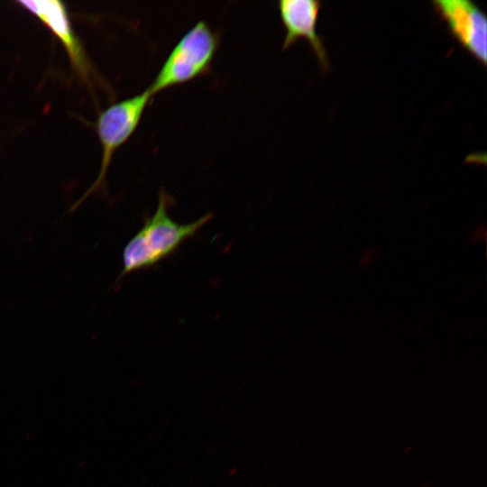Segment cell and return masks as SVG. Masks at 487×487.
I'll return each instance as SVG.
<instances>
[{
    "instance_id": "cell-2",
    "label": "cell",
    "mask_w": 487,
    "mask_h": 487,
    "mask_svg": "<svg viewBox=\"0 0 487 487\" xmlns=\"http://www.w3.org/2000/svg\"><path fill=\"white\" fill-rule=\"evenodd\" d=\"M219 35L199 21L177 41L154 79L146 88L153 97L167 88L187 83L211 69L219 47Z\"/></svg>"
},
{
    "instance_id": "cell-8",
    "label": "cell",
    "mask_w": 487,
    "mask_h": 487,
    "mask_svg": "<svg viewBox=\"0 0 487 487\" xmlns=\"http://www.w3.org/2000/svg\"><path fill=\"white\" fill-rule=\"evenodd\" d=\"M487 230L485 224L478 225L470 233V240L473 243H482L486 240Z\"/></svg>"
},
{
    "instance_id": "cell-6",
    "label": "cell",
    "mask_w": 487,
    "mask_h": 487,
    "mask_svg": "<svg viewBox=\"0 0 487 487\" xmlns=\"http://www.w3.org/2000/svg\"><path fill=\"white\" fill-rule=\"evenodd\" d=\"M322 3L317 0H280L277 3L281 23L285 29L282 50L304 38L309 42L324 71L329 69V60L324 42L317 32Z\"/></svg>"
},
{
    "instance_id": "cell-7",
    "label": "cell",
    "mask_w": 487,
    "mask_h": 487,
    "mask_svg": "<svg viewBox=\"0 0 487 487\" xmlns=\"http://www.w3.org/2000/svg\"><path fill=\"white\" fill-rule=\"evenodd\" d=\"M378 251L372 247H368L362 252L359 256V265L362 268H367L376 258Z\"/></svg>"
},
{
    "instance_id": "cell-3",
    "label": "cell",
    "mask_w": 487,
    "mask_h": 487,
    "mask_svg": "<svg viewBox=\"0 0 487 487\" xmlns=\"http://www.w3.org/2000/svg\"><path fill=\"white\" fill-rule=\"evenodd\" d=\"M152 99L147 89L133 96L113 103L99 113L96 130L102 149L98 175L88 189L70 207L75 211L87 198L105 190L106 176L115 152L137 129L142 115Z\"/></svg>"
},
{
    "instance_id": "cell-1",
    "label": "cell",
    "mask_w": 487,
    "mask_h": 487,
    "mask_svg": "<svg viewBox=\"0 0 487 487\" xmlns=\"http://www.w3.org/2000/svg\"><path fill=\"white\" fill-rule=\"evenodd\" d=\"M170 198L161 189L155 213L146 217L142 228L129 240L123 250L124 277L150 268L172 254L185 241L192 238L212 218L208 213L194 222L179 224L168 214Z\"/></svg>"
},
{
    "instance_id": "cell-5",
    "label": "cell",
    "mask_w": 487,
    "mask_h": 487,
    "mask_svg": "<svg viewBox=\"0 0 487 487\" xmlns=\"http://www.w3.org/2000/svg\"><path fill=\"white\" fill-rule=\"evenodd\" d=\"M433 7L451 35L483 66L487 60V19L484 12L469 0H434Z\"/></svg>"
},
{
    "instance_id": "cell-4",
    "label": "cell",
    "mask_w": 487,
    "mask_h": 487,
    "mask_svg": "<svg viewBox=\"0 0 487 487\" xmlns=\"http://www.w3.org/2000/svg\"><path fill=\"white\" fill-rule=\"evenodd\" d=\"M15 4L38 19L60 42L77 76L91 85L93 70L83 43L77 35L63 2L59 0H23Z\"/></svg>"
}]
</instances>
